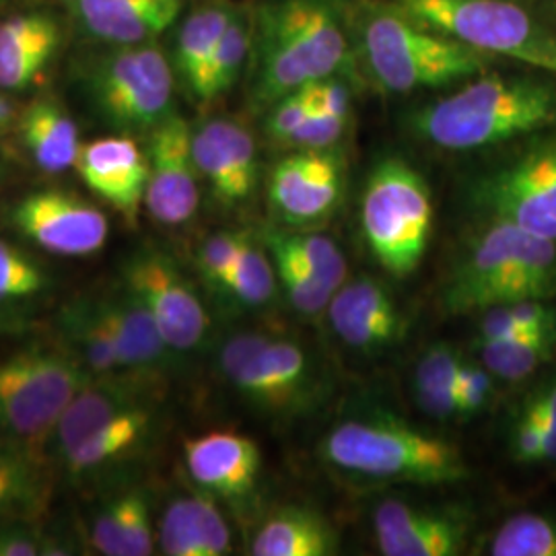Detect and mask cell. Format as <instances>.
Returning <instances> with one entry per match:
<instances>
[{
  "label": "cell",
  "instance_id": "obj_39",
  "mask_svg": "<svg viewBox=\"0 0 556 556\" xmlns=\"http://www.w3.org/2000/svg\"><path fill=\"white\" fill-rule=\"evenodd\" d=\"M40 477L31 456L13 447H0V517L38 497Z\"/></svg>",
  "mask_w": 556,
  "mask_h": 556
},
{
  "label": "cell",
  "instance_id": "obj_26",
  "mask_svg": "<svg viewBox=\"0 0 556 556\" xmlns=\"http://www.w3.org/2000/svg\"><path fill=\"white\" fill-rule=\"evenodd\" d=\"M155 536L149 498L139 489L105 503L89 526L91 546L105 556L153 555Z\"/></svg>",
  "mask_w": 556,
  "mask_h": 556
},
{
  "label": "cell",
  "instance_id": "obj_5",
  "mask_svg": "<svg viewBox=\"0 0 556 556\" xmlns=\"http://www.w3.org/2000/svg\"><path fill=\"white\" fill-rule=\"evenodd\" d=\"M556 295V241L511 223L491 220L472 239L443 287L441 303L452 314Z\"/></svg>",
  "mask_w": 556,
  "mask_h": 556
},
{
  "label": "cell",
  "instance_id": "obj_32",
  "mask_svg": "<svg viewBox=\"0 0 556 556\" xmlns=\"http://www.w3.org/2000/svg\"><path fill=\"white\" fill-rule=\"evenodd\" d=\"M264 243L270 252L277 277L280 278L289 301L293 303L299 314L318 316L326 312L334 298V291L328 285H324L312 270V266L293 250L287 233L266 231Z\"/></svg>",
  "mask_w": 556,
  "mask_h": 556
},
{
  "label": "cell",
  "instance_id": "obj_4",
  "mask_svg": "<svg viewBox=\"0 0 556 556\" xmlns=\"http://www.w3.org/2000/svg\"><path fill=\"white\" fill-rule=\"evenodd\" d=\"M319 454L338 472L376 482L433 486L468 477L456 443L383 415L338 422L321 441Z\"/></svg>",
  "mask_w": 556,
  "mask_h": 556
},
{
  "label": "cell",
  "instance_id": "obj_34",
  "mask_svg": "<svg viewBox=\"0 0 556 556\" xmlns=\"http://www.w3.org/2000/svg\"><path fill=\"white\" fill-rule=\"evenodd\" d=\"M480 365L493 378L523 381L534 376L542 365L555 357V338H511V340H477Z\"/></svg>",
  "mask_w": 556,
  "mask_h": 556
},
{
  "label": "cell",
  "instance_id": "obj_23",
  "mask_svg": "<svg viewBox=\"0 0 556 556\" xmlns=\"http://www.w3.org/2000/svg\"><path fill=\"white\" fill-rule=\"evenodd\" d=\"M60 40L59 21L46 13H21L0 21V89L31 87L56 56Z\"/></svg>",
  "mask_w": 556,
  "mask_h": 556
},
{
  "label": "cell",
  "instance_id": "obj_1",
  "mask_svg": "<svg viewBox=\"0 0 556 556\" xmlns=\"http://www.w3.org/2000/svg\"><path fill=\"white\" fill-rule=\"evenodd\" d=\"M351 23L340 0H273L256 20L252 98L270 108L314 80L342 77L355 60Z\"/></svg>",
  "mask_w": 556,
  "mask_h": 556
},
{
  "label": "cell",
  "instance_id": "obj_47",
  "mask_svg": "<svg viewBox=\"0 0 556 556\" xmlns=\"http://www.w3.org/2000/svg\"><path fill=\"white\" fill-rule=\"evenodd\" d=\"M509 447L519 464L544 462V439H542L540 422L523 406L519 408L516 420H514Z\"/></svg>",
  "mask_w": 556,
  "mask_h": 556
},
{
  "label": "cell",
  "instance_id": "obj_21",
  "mask_svg": "<svg viewBox=\"0 0 556 556\" xmlns=\"http://www.w3.org/2000/svg\"><path fill=\"white\" fill-rule=\"evenodd\" d=\"M144 383L147 379L128 374L89 379L79 394L71 400L50 433L56 457L64 456L103 422L144 404Z\"/></svg>",
  "mask_w": 556,
  "mask_h": 556
},
{
  "label": "cell",
  "instance_id": "obj_45",
  "mask_svg": "<svg viewBox=\"0 0 556 556\" xmlns=\"http://www.w3.org/2000/svg\"><path fill=\"white\" fill-rule=\"evenodd\" d=\"M190 497L194 503V511L199 519L200 534L204 540L206 556L229 555L231 553V532H229L225 517L220 516L219 507H217L213 495H208L200 489L199 493H192Z\"/></svg>",
  "mask_w": 556,
  "mask_h": 556
},
{
  "label": "cell",
  "instance_id": "obj_30",
  "mask_svg": "<svg viewBox=\"0 0 556 556\" xmlns=\"http://www.w3.org/2000/svg\"><path fill=\"white\" fill-rule=\"evenodd\" d=\"M464 357L452 344L427 349L415 371V396L422 413L438 420L462 418L457 396V374Z\"/></svg>",
  "mask_w": 556,
  "mask_h": 556
},
{
  "label": "cell",
  "instance_id": "obj_33",
  "mask_svg": "<svg viewBox=\"0 0 556 556\" xmlns=\"http://www.w3.org/2000/svg\"><path fill=\"white\" fill-rule=\"evenodd\" d=\"M252 41H254L252 23L245 15L233 13L192 96L199 101H213L225 91H229L236 85L239 73L243 68V62L252 50Z\"/></svg>",
  "mask_w": 556,
  "mask_h": 556
},
{
  "label": "cell",
  "instance_id": "obj_8",
  "mask_svg": "<svg viewBox=\"0 0 556 556\" xmlns=\"http://www.w3.org/2000/svg\"><path fill=\"white\" fill-rule=\"evenodd\" d=\"M93 378L66 344L29 346L0 361V433L50 438L62 413Z\"/></svg>",
  "mask_w": 556,
  "mask_h": 556
},
{
  "label": "cell",
  "instance_id": "obj_9",
  "mask_svg": "<svg viewBox=\"0 0 556 556\" xmlns=\"http://www.w3.org/2000/svg\"><path fill=\"white\" fill-rule=\"evenodd\" d=\"M101 116L119 130H153L172 116L174 68L151 41L122 46L89 80Z\"/></svg>",
  "mask_w": 556,
  "mask_h": 556
},
{
  "label": "cell",
  "instance_id": "obj_17",
  "mask_svg": "<svg viewBox=\"0 0 556 556\" xmlns=\"http://www.w3.org/2000/svg\"><path fill=\"white\" fill-rule=\"evenodd\" d=\"M83 184L128 223H137L147 197L149 160L130 137H105L80 147L75 163Z\"/></svg>",
  "mask_w": 556,
  "mask_h": 556
},
{
  "label": "cell",
  "instance_id": "obj_24",
  "mask_svg": "<svg viewBox=\"0 0 556 556\" xmlns=\"http://www.w3.org/2000/svg\"><path fill=\"white\" fill-rule=\"evenodd\" d=\"M83 25L103 41L135 46L157 38L178 20L179 0H73Z\"/></svg>",
  "mask_w": 556,
  "mask_h": 556
},
{
  "label": "cell",
  "instance_id": "obj_49",
  "mask_svg": "<svg viewBox=\"0 0 556 556\" xmlns=\"http://www.w3.org/2000/svg\"><path fill=\"white\" fill-rule=\"evenodd\" d=\"M318 110L337 118L349 119L351 91L344 80L340 77L319 80Z\"/></svg>",
  "mask_w": 556,
  "mask_h": 556
},
{
  "label": "cell",
  "instance_id": "obj_27",
  "mask_svg": "<svg viewBox=\"0 0 556 556\" xmlns=\"http://www.w3.org/2000/svg\"><path fill=\"white\" fill-rule=\"evenodd\" d=\"M338 536L330 521L305 509L282 507L260 526L252 555L330 556L337 555Z\"/></svg>",
  "mask_w": 556,
  "mask_h": 556
},
{
  "label": "cell",
  "instance_id": "obj_2",
  "mask_svg": "<svg viewBox=\"0 0 556 556\" xmlns=\"http://www.w3.org/2000/svg\"><path fill=\"white\" fill-rule=\"evenodd\" d=\"M556 126V85L482 73L413 116L418 137L445 151H477Z\"/></svg>",
  "mask_w": 556,
  "mask_h": 556
},
{
  "label": "cell",
  "instance_id": "obj_18",
  "mask_svg": "<svg viewBox=\"0 0 556 556\" xmlns=\"http://www.w3.org/2000/svg\"><path fill=\"white\" fill-rule=\"evenodd\" d=\"M190 478L213 497L239 501L258 482L262 456L254 439L233 431H213L184 443Z\"/></svg>",
  "mask_w": 556,
  "mask_h": 556
},
{
  "label": "cell",
  "instance_id": "obj_51",
  "mask_svg": "<svg viewBox=\"0 0 556 556\" xmlns=\"http://www.w3.org/2000/svg\"><path fill=\"white\" fill-rule=\"evenodd\" d=\"M25 330V321L20 316H13L11 312L0 309V337H11Z\"/></svg>",
  "mask_w": 556,
  "mask_h": 556
},
{
  "label": "cell",
  "instance_id": "obj_16",
  "mask_svg": "<svg viewBox=\"0 0 556 556\" xmlns=\"http://www.w3.org/2000/svg\"><path fill=\"white\" fill-rule=\"evenodd\" d=\"M470 526L450 509L383 501L374 511V534L386 556H454L466 546Z\"/></svg>",
  "mask_w": 556,
  "mask_h": 556
},
{
  "label": "cell",
  "instance_id": "obj_50",
  "mask_svg": "<svg viewBox=\"0 0 556 556\" xmlns=\"http://www.w3.org/2000/svg\"><path fill=\"white\" fill-rule=\"evenodd\" d=\"M20 110L13 101L9 100L4 96V91L0 89V126H7V128H15L17 126V119H20Z\"/></svg>",
  "mask_w": 556,
  "mask_h": 556
},
{
  "label": "cell",
  "instance_id": "obj_40",
  "mask_svg": "<svg viewBox=\"0 0 556 556\" xmlns=\"http://www.w3.org/2000/svg\"><path fill=\"white\" fill-rule=\"evenodd\" d=\"M287 239L299 256L312 266L316 277L324 285H328L334 293L346 282L349 266L340 248L332 239L324 238L318 233H295V236H287Z\"/></svg>",
  "mask_w": 556,
  "mask_h": 556
},
{
  "label": "cell",
  "instance_id": "obj_25",
  "mask_svg": "<svg viewBox=\"0 0 556 556\" xmlns=\"http://www.w3.org/2000/svg\"><path fill=\"white\" fill-rule=\"evenodd\" d=\"M21 142L46 174L73 169L80 153L79 126L54 98H38L21 110Z\"/></svg>",
  "mask_w": 556,
  "mask_h": 556
},
{
  "label": "cell",
  "instance_id": "obj_10",
  "mask_svg": "<svg viewBox=\"0 0 556 556\" xmlns=\"http://www.w3.org/2000/svg\"><path fill=\"white\" fill-rule=\"evenodd\" d=\"M475 202L491 220L556 241V137L532 142L480 179Z\"/></svg>",
  "mask_w": 556,
  "mask_h": 556
},
{
  "label": "cell",
  "instance_id": "obj_36",
  "mask_svg": "<svg viewBox=\"0 0 556 556\" xmlns=\"http://www.w3.org/2000/svg\"><path fill=\"white\" fill-rule=\"evenodd\" d=\"M275 289L277 270L273 258H268L252 238L245 239L223 291L245 307H262L275 298Z\"/></svg>",
  "mask_w": 556,
  "mask_h": 556
},
{
  "label": "cell",
  "instance_id": "obj_13",
  "mask_svg": "<svg viewBox=\"0 0 556 556\" xmlns=\"http://www.w3.org/2000/svg\"><path fill=\"white\" fill-rule=\"evenodd\" d=\"M149 181L144 206L151 219L179 227L199 211V167L192 153V128L172 114L151 130Z\"/></svg>",
  "mask_w": 556,
  "mask_h": 556
},
{
  "label": "cell",
  "instance_id": "obj_48",
  "mask_svg": "<svg viewBox=\"0 0 556 556\" xmlns=\"http://www.w3.org/2000/svg\"><path fill=\"white\" fill-rule=\"evenodd\" d=\"M52 544L25 523L0 526V556L54 555Z\"/></svg>",
  "mask_w": 556,
  "mask_h": 556
},
{
  "label": "cell",
  "instance_id": "obj_44",
  "mask_svg": "<svg viewBox=\"0 0 556 556\" xmlns=\"http://www.w3.org/2000/svg\"><path fill=\"white\" fill-rule=\"evenodd\" d=\"M493 379L495 378L484 365L464 358L457 374V396H459L462 418L475 417L482 408H486L495 390Z\"/></svg>",
  "mask_w": 556,
  "mask_h": 556
},
{
  "label": "cell",
  "instance_id": "obj_28",
  "mask_svg": "<svg viewBox=\"0 0 556 556\" xmlns=\"http://www.w3.org/2000/svg\"><path fill=\"white\" fill-rule=\"evenodd\" d=\"M151 418L153 417L147 404H140L103 422L89 435L80 439L79 443H75L64 456H60L62 466L71 475L80 477L118 462L147 438L151 429Z\"/></svg>",
  "mask_w": 556,
  "mask_h": 556
},
{
  "label": "cell",
  "instance_id": "obj_41",
  "mask_svg": "<svg viewBox=\"0 0 556 556\" xmlns=\"http://www.w3.org/2000/svg\"><path fill=\"white\" fill-rule=\"evenodd\" d=\"M248 236L238 231H219L206 239L199 250V266L208 285L223 291L238 262Z\"/></svg>",
  "mask_w": 556,
  "mask_h": 556
},
{
  "label": "cell",
  "instance_id": "obj_42",
  "mask_svg": "<svg viewBox=\"0 0 556 556\" xmlns=\"http://www.w3.org/2000/svg\"><path fill=\"white\" fill-rule=\"evenodd\" d=\"M319 80L299 87L298 91L285 96L275 105H270V114L266 119V132L273 140L285 144L295 132L299 124L314 110H318Z\"/></svg>",
  "mask_w": 556,
  "mask_h": 556
},
{
  "label": "cell",
  "instance_id": "obj_15",
  "mask_svg": "<svg viewBox=\"0 0 556 556\" xmlns=\"http://www.w3.org/2000/svg\"><path fill=\"white\" fill-rule=\"evenodd\" d=\"M192 153L199 174L215 200L233 208L258 186V151L254 137L233 119L215 118L192 130Z\"/></svg>",
  "mask_w": 556,
  "mask_h": 556
},
{
  "label": "cell",
  "instance_id": "obj_12",
  "mask_svg": "<svg viewBox=\"0 0 556 556\" xmlns=\"http://www.w3.org/2000/svg\"><path fill=\"white\" fill-rule=\"evenodd\" d=\"M9 220L23 238L43 252L66 258L98 254L110 223L96 204L66 190H36L17 200Z\"/></svg>",
  "mask_w": 556,
  "mask_h": 556
},
{
  "label": "cell",
  "instance_id": "obj_38",
  "mask_svg": "<svg viewBox=\"0 0 556 556\" xmlns=\"http://www.w3.org/2000/svg\"><path fill=\"white\" fill-rule=\"evenodd\" d=\"M157 542L167 556H206L192 497L174 498L161 517Z\"/></svg>",
  "mask_w": 556,
  "mask_h": 556
},
{
  "label": "cell",
  "instance_id": "obj_7",
  "mask_svg": "<svg viewBox=\"0 0 556 556\" xmlns=\"http://www.w3.org/2000/svg\"><path fill=\"white\" fill-rule=\"evenodd\" d=\"M418 23L486 56L516 60L556 77V34L511 0H394Z\"/></svg>",
  "mask_w": 556,
  "mask_h": 556
},
{
  "label": "cell",
  "instance_id": "obj_3",
  "mask_svg": "<svg viewBox=\"0 0 556 556\" xmlns=\"http://www.w3.org/2000/svg\"><path fill=\"white\" fill-rule=\"evenodd\" d=\"M355 48L374 83L388 93L435 89L486 73L491 56L431 29L394 2L361 4Z\"/></svg>",
  "mask_w": 556,
  "mask_h": 556
},
{
  "label": "cell",
  "instance_id": "obj_6",
  "mask_svg": "<svg viewBox=\"0 0 556 556\" xmlns=\"http://www.w3.org/2000/svg\"><path fill=\"white\" fill-rule=\"evenodd\" d=\"M361 229L371 256L392 277H408L425 258L433 229V200L406 161L383 160L361 199Z\"/></svg>",
  "mask_w": 556,
  "mask_h": 556
},
{
  "label": "cell",
  "instance_id": "obj_11",
  "mask_svg": "<svg viewBox=\"0 0 556 556\" xmlns=\"http://www.w3.org/2000/svg\"><path fill=\"white\" fill-rule=\"evenodd\" d=\"M122 285L155 319L174 353H190L208 337L211 319L176 262L160 250H140L124 264Z\"/></svg>",
  "mask_w": 556,
  "mask_h": 556
},
{
  "label": "cell",
  "instance_id": "obj_29",
  "mask_svg": "<svg viewBox=\"0 0 556 556\" xmlns=\"http://www.w3.org/2000/svg\"><path fill=\"white\" fill-rule=\"evenodd\" d=\"M60 326L66 346L83 361L93 378L124 374L100 299L80 298L66 305L60 314Z\"/></svg>",
  "mask_w": 556,
  "mask_h": 556
},
{
  "label": "cell",
  "instance_id": "obj_22",
  "mask_svg": "<svg viewBox=\"0 0 556 556\" xmlns=\"http://www.w3.org/2000/svg\"><path fill=\"white\" fill-rule=\"evenodd\" d=\"M98 299L114 334L122 371L140 379L160 374L174 351L161 337L155 319L144 305L124 285Z\"/></svg>",
  "mask_w": 556,
  "mask_h": 556
},
{
  "label": "cell",
  "instance_id": "obj_20",
  "mask_svg": "<svg viewBox=\"0 0 556 556\" xmlns=\"http://www.w3.org/2000/svg\"><path fill=\"white\" fill-rule=\"evenodd\" d=\"M326 312L334 334L361 353L381 351L404 334V319L396 303L376 278L344 282Z\"/></svg>",
  "mask_w": 556,
  "mask_h": 556
},
{
  "label": "cell",
  "instance_id": "obj_14",
  "mask_svg": "<svg viewBox=\"0 0 556 556\" xmlns=\"http://www.w3.org/2000/svg\"><path fill=\"white\" fill-rule=\"evenodd\" d=\"M344 167L337 151H295L278 161L268 181L270 206L293 227H314L342 197Z\"/></svg>",
  "mask_w": 556,
  "mask_h": 556
},
{
  "label": "cell",
  "instance_id": "obj_35",
  "mask_svg": "<svg viewBox=\"0 0 556 556\" xmlns=\"http://www.w3.org/2000/svg\"><path fill=\"white\" fill-rule=\"evenodd\" d=\"M493 556H556V519L517 514L498 526L489 542Z\"/></svg>",
  "mask_w": 556,
  "mask_h": 556
},
{
  "label": "cell",
  "instance_id": "obj_31",
  "mask_svg": "<svg viewBox=\"0 0 556 556\" xmlns=\"http://www.w3.org/2000/svg\"><path fill=\"white\" fill-rule=\"evenodd\" d=\"M233 9L225 4H211L192 13L184 21L176 40L174 52V66L181 75L184 83L188 85L190 93L199 87L202 73L213 56L220 36L229 21L233 17Z\"/></svg>",
  "mask_w": 556,
  "mask_h": 556
},
{
  "label": "cell",
  "instance_id": "obj_37",
  "mask_svg": "<svg viewBox=\"0 0 556 556\" xmlns=\"http://www.w3.org/2000/svg\"><path fill=\"white\" fill-rule=\"evenodd\" d=\"M50 287V277L36 260L17 245L0 239V305L38 298Z\"/></svg>",
  "mask_w": 556,
  "mask_h": 556
},
{
  "label": "cell",
  "instance_id": "obj_43",
  "mask_svg": "<svg viewBox=\"0 0 556 556\" xmlns=\"http://www.w3.org/2000/svg\"><path fill=\"white\" fill-rule=\"evenodd\" d=\"M344 128H346V119L330 116L321 110H314L299 124L295 132L287 139L285 144L298 151L334 149L338 140L344 135Z\"/></svg>",
  "mask_w": 556,
  "mask_h": 556
},
{
  "label": "cell",
  "instance_id": "obj_46",
  "mask_svg": "<svg viewBox=\"0 0 556 556\" xmlns=\"http://www.w3.org/2000/svg\"><path fill=\"white\" fill-rule=\"evenodd\" d=\"M521 406L540 422L544 462H556V374L538 383Z\"/></svg>",
  "mask_w": 556,
  "mask_h": 556
},
{
  "label": "cell",
  "instance_id": "obj_19",
  "mask_svg": "<svg viewBox=\"0 0 556 556\" xmlns=\"http://www.w3.org/2000/svg\"><path fill=\"white\" fill-rule=\"evenodd\" d=\"M225 378L262 408L289 410L298 408L312 388V363L295 342L270 338Z\"/></svg>",
  "mask_w": 556,
  "mask_h": 556
}]
</instances>
